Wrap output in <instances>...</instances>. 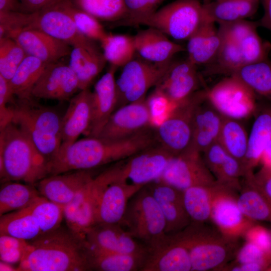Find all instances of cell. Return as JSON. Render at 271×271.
<instances>
[{
  "mask_svg": "<svg viewBox=\"0 0 271 271\" xmlns=\"http://www.w3.org/2000/svg\"><path fill=\"white\" fill-rule=\"evenodd\" d=\"M157 143L153 125L121 140L87 137L60 148L48 162L49 176L114 163Z\"/></svg>",
  "mask_w": 271,
  "mask_h": 271,
  "instance_id": "1",
  "label": "cell"
},
{
  "mask_svg": "<svg viewBox=\"0 0 271 271\" xmlns=\"http://www.w3.org/2000/svg\"><path fill=\"white\" fill-rule=\"evenodd\" d=\"M19 271L90 270L85 241L60 227L29 241Z\"/></svg>",
  "mask_w": 271,
  "mask_h": 271,
  "instance_id": "2",
  "label": "cell"
},
{
  "mask_svg": "<svg viewBox=\"0 0 271 271\" xmlns=\"http://www.w3.org/2000/svg\"><path fill=\"white\" fill-rule=\"evenodd\" d=\"M0 177L35 185L49 176L48 161L17 124L0 129Z\"/></svg>",
  "mask_w": 271,
  "mask_h": 271,
  "instance_id": "3",
  "label": "cell"
},
{
  "mask_svg": "<svg viewBox=\"0 0 271 271\" xmlns=\"http://www.w3.org/2000/svg\"><path fill=\"white\" fill-rule=\"evenodd\" d=\"M33 98L13 102L11 121L23 130L49 162L61 145L62 116L53 108L35 103Z\"/></svg>",
  "mask_w": 271,
  "mask_h": 271,
  "instance_id": "4",
  "label": "cell"
},
{
  "mask_svg": "<svg viewBox=\"0 0 271 271\" xmlns=\"http://www.w3.org/2000/svg\"><path fill=\"white\" fill-rule=\"evenodd\" d=\"M174 235L187 249L192 271L222 269L236 249V242L227 239L205 223L191 221Z\"/></svg>",
  "mask_w": 271,
  "mask_h": 271,
  "instance_id": "5",
  "label": "cell"
},
{
  "mask_svg": "<svg viewBox=\"0 0 271 271\" xmlns=\"http://www.w3.org/2000/svg\"><path fill=\"white\" fill-rule=\"evenodd\" d=\"M204 20L203 4L199 0H176L151 14L124 19L113 26L144 25L182 41L188 40Z\"/></svg>",
  "mask_w": 271,
  "mask_h": 271,
  "instance_id": "6",
  "label": "cell"
},
{
  "mask_svg": "<svg viewBox=\"0 0 271 271\" xmlns=\"http://www.w3.org/2000/svg\"><path fill=\"white\" fill-rule=\"evenodd\" d=\"M118 223L146 246L157 243L167 235L162 212L146 185L130 198Z\"/></svg>",
  "mask_w": 271,
  "mask_h": 271,
  "instance_id": "7",
  "label": "cell"
},
{
  "mask_svg": "<svg viewBox=\"0 0 271 271\" xmlns=\"http://www.w3.org/2000/svg\"><path fill=\"white\" fill-rule=\"evenodd\" d=\"M173 156L157 143L114 163L99 175L109 181L143 186L160 178Z\"/></svg>",
  "mask_w": 271,
  "mask_h": 271,
  "instance_id": "8",
  "label": "cell"
},
{
  "mask_svg": "<svg viewBox=\"0 0 271 271\" xmlns=\"http://www.w3.org/2000/svg\"><path fill=\"white\" fill-rule=\"evenodd\" d=\"M203 93L196 92L173 106L163 122L155 126L158 143L173 156L179 155L191 148L194 112Z\"/></svg>",
  "mask_w": 271,
  "mask_h": 271,
  "instance_id": "9",
  "label": "cell"
},
{
  "mask_svg": "<svg viewBox=\"0 0 271 271\" xmlns=\"http://www.w3.org/2000/svg\"><path fill=\"white\" fill-rule=\"evenodd\" d=\"M173 62L153 63L142 58L133 59L122 67L116 80V109L146 98L148 90L156 87Z\"/></svg>",
  "mask_w": 271,
  "mask_h": 271,
  "instance_id": "10",
  "label": "cell"
},
{
  "mask_svg": "<svg viewBox=\"0 0 271 271\" xmlns=\"http://www.w3.org/2000/svg\"><path fill=\"white\" fill-rule=\"evenodd\" d=\"M207 99L224 117L240 119L254 111L255 93L234 75L221 80L206 92Z\"/></svg>",
  "mask_w": 271,
  "mask_h": 271,
  "instance_id": "11",
  "label": "cell"
},
{
  "mask_svg": "<svg viewBox=\"0 0 271 271\" xmlns=\"http://www.w3.org/2000/svg\"><path fill=\"white\" fill-rule=\"evenodd\" d=\"M217 189L212 203L210 219L216 229L227 239L236 242L243 237L254 222L240 210L236 189L217 182Z\"/></svg>",
  "mask_w": 271,
  "mask_h": 271,
  "instance_id": "12",
  "label": "cell"
},
{
  "mask_svg": "<svg viewBox=\"0 0 271 271\" xmlns=\"http://www.w3.org/2000/svg\"><path fill=\"white\" fill-rule=\"evenodd\" d=\"M142 187L109 181L99 174L94 177L92 192L97 223H118L129 200Z\"/></svg>",
  "mask_w": 271,
  "mask_h": 271,
  "instance_id": "13",
  "label": "cell"
},
{
  "mask_svg": "<svg viewBox=\"0 0 271 271\" xmlns=\"http://www.w3.org/2000/svg\"><path fill=\"white\" fill-rule=\"evenodd\" d=\"M159 179L182 191L194 186L212 185L216 182L201 153L192 148L173 156Z\"/></svg>",
  "mask_w": 271,
  "mask_h": 271,
  "instance_id": "14",
  "label": "cell"
},
{
  "mask_svg": "<svg viewBox=\"0 0 271 271\" xmlns=\"http://www.w3.org/2000/svg\"><path fill=\"white\" fill-rule=\"evenodd\" d=\"M153 114L147 98L129 103L114 110L97 137L121 140L153 125Z\"/></svg>",
  "mask_w": 271,
  "mask_h": 271,
  "instance_id": "15",
  "label": "cell"
},
{
  "mask_svg": "<svg viewBox=\"0 0 271 271\" xmlns=\"http://www.w3.org/2000/svg\"><path fill=\"white\" fill-rule=\"evenodd\" d=\"M192 265L186 247L175 235H166L147 246L141 271H190Z\"/></svg>",
  "mask_w": 271,
  "mask_h": 271,
  "instance_id": "16",
  "label": "cell"
},
{
  "mask_svg": "<svg viewBox=\"0 0 271 271\" xmlns=\"http://www.w3.org/2000/svg\"><path fill=\"white\" fill-rule=\"evenodd\" d=\"M84 241L87 247L101 251L144 255L147 249L119 223H96L86 233Z\"/></svg>",
  "mask_w": 271,
  "mask_h": 271,
  "instance_id": "17",
  "label": "cell"
},
{
  "mask_svg": "<svg viewBox=\"0 0 271 271\" xmlns=\"http://www.w3.org/2000/svg\"><path fill=\"white\" fill-rule=\"evenodd\" d=\"M78 79L69 67L59 61L47 65L33 87V98L60 101L71 98L79 91Z\"/></svg>",
  "mask_w": 271,
  "mask_h": 271,
  "instance_id": "18",
  "label": "cell"
},
{
  "mask_svg": "<svg viewBox=\"0 0 271 271\" xmlns=\"http://www.w3.org/2000/svg\"><path fill=\"white\" fill-rule=\"evenodd\" d=\"M29 29L41 31L72 47L87 45L94 41L82 35L70 16L57 5L34 12Z\"/></svg>",
  "mask_w": 271,
  "mask_h": 271,
  "instance_id": "19",
  "label": "cell"
},
{
  "mask_svg": "<svg viewBox=\"0 0 271 271\" xmlns=\"http://www.w3.org/2000/svg\"><path fill=\"white\" fill-rule=\"evenodd\" d=\"M146 186L162 212L166 222V234H175L191 223L184 206L183 191L160 179L150 182Z\"/></svg>",
  "mask_w": 271,
  "mask_h": 271,
  "instance_id": "20",
  "label": "cell"
},
{
  "mask_svg": "<svg viewBox=\"0 0 271 271\" xmlns=\"http://www.w3.org/2000/svg\"><path fill=\"white\" fill-rule=\"evenodd\" d=\"M196 66L187 59L173 62L155 90L173 105L195 93L199 84Z\"/></svg>",
  "mask_w": 271,
  "mask_h": 271,
  "instance_id": "21",
  "label": "cell"
},
{
  "mask_svg": "<svg viewBox=\"0 0 271 271\" xmlns=\"http://www.w3.org/2000/svg\"><path fill=\"white\" fill-rule=\"evenodd\" d=\"M89 170L50 175L35 185L41 196L64 207L94 178Z\"/></svg>",
  "mask_w": 271,
  "mask_h": 271,
  "instance_id": "22",
  "label": "cell"
},
{
  "mask_svg": "<svg viewBox=\"0 0 271 271\" xmlns=\"http://www.w3.org/2000/svg\"><path fill=\"white\" fill-rule=\"evenodd\" d=\"M93 113V93L89 88L81 90L73 96L61 122L62 143L68 146L85 134L90 125Z\"/></svg>",
  "mask_w": 271,
  "mask_h": 271,
  "instance_id": "23",
  "label": "cell"
},
{
  "mask_svg": "<svg viewBox=\"0 0 271 271\" xmlns=\"http://www.w3.org/2000/svg\"><path fill=\"white\" fill-rule=\"evenodd\" d=\"M24 50L27 55L35 57L47 64L70 55L72 47L36 29H25L10 37Z\"/></svg>",
  "mask_w": 271,
  "mask_h": 271,
  "instance_id": "24",
  "label": "cell"
},
{
  "mask_svg": "<svg viewBox=\"0 0 271 271\" xmlns=\"http://www.w3.org/2000/svg\"><path fill=\"white\" fill-rule=\"evenodd\" d=\"M117 68L110 65L94 86L92 91V118L85 134L87 137H97L116 109L117 92L115 73Z\"/></svg>",
  "mask_w": 271,
  "mask_h": 271,
  "instance_id": "25",
  "label": "cell"
},
{
  "mask_svg": "<svg viewBox=\"0 0 271 271\" xmlns=\"http://www.w3.org/2000/svg\"><path fill=\"white\" fill-rule=\"evenodd\" d=\"M224 118L204 92L194 112L191 148L201 153L217 141Z\"/></svg>",
  "mask_w": 271,
  "mask_h": 271,
  "instance_id": "26",
  "label": "cell"
},
{
  "mask_svg": "<svg viewBox=\"0 0 271 271\" xmlns=\"http://www.w3.org/2000/svg\"><path fill=\"white\" fill-rule=\"evenodd\" d=\"M133 38L136 53L141 58L153 63L171 61L175 55L186 51L183 46L171 41L166 35L152 28L139 31Z\"/></svg>",
  "mask_w": 271,
  "mask_h": 271,
  "instance_id": "27",
  "label": "cell"
},
{
  "mask_svg": "<svg viewBox=\"0 0 271 271\" xmlns=\"http://www.w3.org/2000/svg\"><path fill=\"white\" fill-rule=\"evenodd\" d=\"M93 180L63 207L68 229L84 240L87 232L97 223L92 192Z\"/></svg>",
  "mask_w": 271,
  "mask_h": 271,
  "instance_id": "28",
  "label": "cell"
},
{
  "mask_svg": "<svg viewBox=\"0 0 271 271\" xmlns=\"http://www.w3.org/2000/svg\"><path fill=\"white\" fill-rule=\"evenodd\" d=\"M222 41L215 23L204 20L187 40V59L196 66L209 64L216 56Z\"/></svg>",
  "mask_w": 271,
  "mask_h": 271,
  "instance_id": "29",
  "label": "cell"
},
{
  "mask_svg": "<svg viewBox=\"0 0 271 271\" xmlns=\"http://www.w3.org/2000/svg\"><path fill=\"white\" fill-rule=\"evenodd\" d=\"M69 56L68 65L78 79L80 90L89 88L107 62L94 41L73 47Z\"/></svg>",
  "mask_w": 271,
  "mask_h": 271,
  "instance_id": "30",
  "label": "cell"
},
{
  "mask_svg": "<svg viewBox=\"0 0 271 271\" xmlns=\"http://www.w3.org/2000/svg\"><path fill=\"white\" fill-rule=\"evenodd\" d=\"M260 0H214L203 4L204 19L218 24L247 20L257 12Z\"/></svg>",
  "mask_w": 271,
  "mask_h": 271,
  "instance_id": "31",
  "label": "cell"
},
{
  "mask_svg": "<svg viewBox=\"0 0 271 271\" xmlns=\"http://www.w3.org/2000/svg\"><path fill=\"white\" fill-rule=\"evenodd\" d=\"M253 173L246 175L244 185L237 196L238 206L242 213L250 220L258 221L271 220V204L254 184Z\"/></svg>",
  "mask_w": 271,
  "mask_h": 271,
  "instance_id": "32",
  "label": "cell"
},
{
  "mask_svg": "<svg viewBox=\"0 0 271 271\" xmlns=\"http://www.w3.org/2000/svg\"><path fill=\"white\" fill-rule=\"evenodd\" d=\"M270 139L271 110H266L256 117L248 136L247 152L242 163L245 175L253 172L260 163L263 150Z\"/></svg>",
  "mask_w": 271,
  "mask_h": 271,
  "instance_id": "33",
  "label": "cell"
},
{
  "mask_svg": "<svg viewBox=\"0 0 271 271\" xmlns=\"http://www.w3.org/2000/svg\"><path fill=\"white\" fill-rule=\"evenodd\" d=\"M87 248L90 270L141 271L144 255L101 251Z\"/></svg>",
  "mask_w": 271,
  "mask_h": 271,
  "instance_id": "34",
  "label": "cell"
},
{
  "mask_svg": "<svg viewBox=\"0 0 271 271\" xmlns=\"http://www.w3.org/2000/svg\"><path fill=\"white\" fill-rule=\"evenodd\" d=\"M0 216V235H8L29 242L41 235L38 222L28 207Z\"/></svg>",
  "mask_w": 271,
  "mask_h": 271,
  "instance_id": "35",
  "label": "cell"
},
{
  "mask_svg": "<svg viewBox=\"0 0 271 271\" xmlns=\"http://www.w3.org/2000/svg\"><path fill=\"white\" fill-rule=\"evenodd\" d=\"M47 65L35 57L27 55L25 57L9 81L11 90L17 99L33 98V87Z\"/></svg>",
  "mask_w": 271,
  "mask_h": 271,
  "instance_id": "36",
  "label": "cell"
},
{
  "mask_svg": "<svg viewBox=\"0 0 271 271\" xmlns=\"http://www.w3.org/2000/svg\"><path fill=\"white\" fill-rule=\"evenodd\" d=\"M218 183L196 186L183 191L186 210L192 222L206 223L210 219L212 203Z\"/></svg>",
  "mask_w": 271,
  "mask_h": 271,
  "instance_id": "37",
  "label": "cell"
},
{
  "mask_svg": "<svg viewBox=\"0 0 271 271\" xmlns=\"http://www.w3.org/2000/svg\"><path fill=\"white\" fill-rule=\"evenodd\" d=\"M40 195L33 185L5 182L0 190V216L28 207Z\"/></svg>",
  "mask_w": 271,
  "mask_h": 271,
  "instance_id": "38",
  "label": "cell"
},
{
  "mask_svg": "<svg viewBox=\"0 0 271 271\" xmlns=\"http://www.w3.org/2000/svg\"><path fill=\"white\" fill-rule=\"evenodd\" d=\"M248 136L237 119L224 117L217 141L228 154L242 163L247 152Z\"/></svg>",
  "mask_w": 271,
  "mask_h": 271,
  "instance_id": "39",
  "label": "cell"
},
{
  "mask_svg": "<svg viewBox=\"0 0 271 271\" xmlns=\"http://www.w3.org/2000/svg\"><path fill=\"white\" fill-rule=\"evenodd\" d=\"M100 43L106 61L117 68L132 60L136 53L133 36L108 33Z\"/></svg>",
  "mask_w": 271,
  "mask_h": 271,
  "instance_id": "40",
  "label": "cell"
},
{
  "mask_svg": "<svg viewBox=\"0 0 271 271\" xmlns=\"http://www.w3.org/2000/svg\"><path fill=\"white\" fill-rule=\"evenodd\" d=\"M75 7L98 20L115 23L125 18L127 10L124 0H68Z\"/></svg>",
  "mask_w": 271,
  "mask_h": 271,
  "instance_id": "41",
  "label": "cell"
},
{
  "mask_svg": "<svg viewBox=\"0 0 271 271\" xmlns=\"http://www.w3.org/2000/svg\"><path fill=\"white\" fill-rule=\"evenodd\" d=\"M231 75L238 78L254 93L271 99V65L266 61L244 65Z\"/></svg>",
  "mask_w": 271,
  "mask_h": 271,
  "instance_id": "42",
  "label": "cell"
},
{
  "mask_svg": "<svg viewBox=\"0 0 271 271\" xmlns=\"http://www.w3.org/2000/svg\"><path fill=\"white\" fill-rule=\"evenodd\" d=\"M257 27L255 23L244 29L233 41L238 46L244 65L266 61L269 46L262 41Z\"/></svg>",
  "mask_w": 271,
  "mask_h": 271,
  "instance_id": "43",
  "label": "cell"
},
{
  "mask_svg": "<svg viewBox=\"0 0 271 271\" xmlns=\"http://www.w3.org/2000/svg\"><path fill=\"white\" fill-rule=\"evenodd\" d=\"M27 207L37 219L41 235L61 227L64 218L63 207L40 195Z\"/></svg>",
  "mask_w": 271,
  "mask_h": 271,
  "instance_id": "44",
  "label": "cell"
},
{
  "mask_svg": "<svg viewBox=\"0 0 271 271\" xmlns=\"http://www.w3.org/2000/svg\"><path fill=\"white\" fill-rule=\"evenodd\" d=\"M57 5L70 16L78 30L86 37L101 42L108 35L98 20L76 8L68 0H63Z\"/></svg>",
  "mask_w": 271,
  "mask_h": 271,
  "instance_id": "45",
  "label": "cell"
},
{
  "mask_svg": "<svg viewBox=\"0 0 271 271\" xmlns=\"http://www.w3.org/2000/svg\"><path fill=\"white\" fill-rule=\"evenodd\" d=\"M221 35L222 43L215 58L209 64L210 71L231 75L242 66L244 63L237 45L229 38Z\"/></svg>",
  "mask_w": 271,
  "mask_h": 271,
  "instance_id": "46",
  "label": "cell"
},
{
  "mask_svg": "<svg viewBox=\"0 0 271 271\" xmlns=\"http://www.w3.org/2000/svg\"><path fill=\"white\" fill-rule=\"evenodd\" d=\"M27 56L23 48L13 39H0V75L9 81Z\"/></svg>",
  "mask_w": 271,
  "mask_h": 271,
  "instance_id": "47",
  "label": "cell"
},
{
  "mask_svg": "<svg viewBox=\"0 0 271 271\" xmlns=\"http://www.w3.org/2000/svg\"><path fill=\"white\" fill-rule=\"evenodd\" d=\"M34 15V13L0 12V39L10 38L17 32L29 29Z\"/></svg>",
  "mask_w": 271,
  "mask_h": 271,
  "instance_id": "48",
  "label": "cell"
},
{
  "mask_svg": "<svg viewBox=\"0 0 271 271\" xmlns=\"http://www.w3.org/2000/svg\"><path fill=\"white\" fill-rule=\"evenodd\" d=\"M29 241L8 235H0V259L15 264L20 263L26 252Z\"/></svg>",
  "mask_w": 271,
  "mask_h": 271,
  "instance_id": "49",
  "label": "cell"
},
{
  "mask_svg": "<svg viewBox=\"0 0 271 271\" xmlns=\"http://www.w3.org/2000/svg\"><path fill=\"white\" fill-rule=\"evenodd\" d=\"M244 176L245 171L242 163L227 154L215 178L217 182L238 190L241 187L239 179Z\"/></svg>",
  "mask_w": 271,
  "mask_h": 271,
  "instance_id": "50",
  "label": "cell"
},
{
  "mask_svg": "<svg viewBox=\"0 0 271 271\" xmlns=\"http://www.w3.org/2000/svg\"><path fill=\"white\" fill-rule=\"evenodd\" d=\"M258 262L267 267L271 263V255L253 243L246 241L235 253L233 264ZM267 270V269H266Z\"/></svg>",
  "mask_w": 271,
  "mask_h": 271,
  "instance_id": "51",
  "label": "cell"
},
{
  "mask_svg": "<svg viewBox=\"0 0 271 271\" xmlns=\"http://www.w3.org/2000/svg\"><path fill=\"white\" fill-rule=\"evenodd\" d=\"M14 96L9 81L0 75V129L12 121V110L8 104L14 101Z\"/></svg>",
  "mask_w": 271,
  "mask_h": 271,
  "instance_id": "52",
  "label": "cell"
},
{
  "mask_svg": "<svg viewBox=\"0 0 271 271\" xmlns=\"http://www.w3.org/2000/svg\"><path fill=\"white\" fill-rule=\"evenodd\" d=\"M243 237L271 255V231L256 223L247 230Z\"/></svg>",
  "mask_w": 271,
  "mask_h": 271,
  "instance_id": "53",
  "label": "cell"
},
{
  "mask_svg": "<svg viewBox=\"0 0 271 271\" xmlns=\"http://www.w3.org/2000/svg\"><path fill=\"white\" fill-rule=\"evenodd\" d=\"M124 1L127 10V16L124 19H132L151 14L165 0Z\"/></svg>",
  "mask_w": 271,
  "mask_h": 271,
  "instance_id": "54",
  "label": "cell"
},
{
  "mask_svg": "<svg viewBox=\"0 0 271 271\" xmlns=\"http://www.w3.org/2000/svg\"><path fill=\"white\" fill-rule=\"evenodd\" d=\"M203 153V158L206 166L216 178L228 154L218 141L212 144Z\"/></svg>",
  "mask_w": 271,
  "mask_h": 271,
  "instance_id": "55",
  "label": "cell"
},
{
  "mask_svg": "<svg viewBox=\"0 0 271 271\" xmlns=\"http://www.w3.org/2000/svg\"><path fill=\"white\" fill-rule=\"evenodd\" d=\"M252 180L271 204V170L261 168L256 174H253Z\"/></svg>",
  "mask_w": 271,
  "mask_h": 271,
  "instance_id": "56",
  "label": "cell"
},
{
  "mask_svg": "<svg viewBox=\"0 0 271 271\" xmlns=\"http://www.w3.org/2000/svg\"><path fill=\"white\" fill-rule=\"evenodd\" d=\"M63 0H20L22 12L34 13L55 6Z\"/></svg>",
  "mask_w": 271,
  "mask_h": 271,
  "instance_id": "57",
  "label": "cell"
},
{
  "mask_svg": "<svg viewBox=\"0 0 271 271\" xmlns=\"http://www.w3.org/2000/svg\"><path fill=\"white\" fill-rule=\"evenodd\" d=\"M222 269L232 271H261L266 270L267 267L258 262H248L243 264L233 263L229 266L225 265Z\"/></svg>",
  "mask_w": 271,
  "mask_h": 271,
  "instance_id": "58",
  "label": "cell"
},
{
  "mask_svg": "<svg viewBox=\"0 0 271 271\" xmlns=\"http://www.w3.org/2000/svg\"><path fill=\"white\" fill-rule=\"evenodd\" d=\"M263 8V15L260 25L271 32V0H260Z\"/></svg>",
  "mask_w": 271,
  "mask_h": 271,
  "instance_id": "59",
  "label": "cell"
},
{
  "mask_svg": "<svg viewBox=\"0 0 271 271\" xmlns=\"http://www.w3.org/2000/svg\"><path fill=\"white\" fill-rule=\"evenodd\" d=\"M22 12L20 0H0V12Z\"/></svg>",
  "mask_w": 271,
  "mask_h": 271,
  "instance_id": "60",
  "label": "cell"
},
{
  "mask_svg": "<svg viewBox=\"0 0 271 271\" xmlns=\"http://www.w3.org/2000/svg\"><path fill=\"white\" fill-rule=\"evenodd\" d=\"M260 163L262 166V168L271 170V139L263 150Z\"/></svg>",
  "mask_w": 271,
  "mask_h": 271,
  "instance_id": "61",
  "label": "cell"
},
{
  "mask_svg": "<svg viewBox=\"0 0 271 271\" xmlns=\"http://www.w3.org/2000/svg\"><path fill=\"white\" fill-rule=\"evenodd\" d=\"M1 271H15L18 270V268L15 267L13 264L1 261H0Z\"/></svg>",
  "mask_w": 271,
  "mask_h": 271,
  "instance_id": "62",
  "label": "cell"
},
{
  "mask_svg": "<svg viewBox=\"0 0 271 271\" xmlns=\"http://www.w3.org/2000/svg\"><path fill=\"white\" fill-rule=\"evenodd\" d=\"M269 222H270V223H271V220H270V221Z\"/></svg>",
  "mask_w": 271,
  "mask_h": 271,
  "instance_id": "63",
  "label": "cell"
}]
</instances>
